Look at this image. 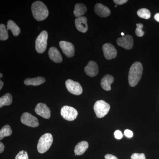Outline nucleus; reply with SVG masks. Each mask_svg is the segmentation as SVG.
I'll list each match as a JSON object with an SVG mask.
<instances>
[{
  "label": "nucleus",
  "mask_w": 159,
  "mask_h": 159,
  "mask_svg": "<svg viewBox=\"0 0 159 159\" xmlns=\"http://www.w3.org/2000/svg\"><path fill=\"white\" fill-rule=\"evenodd\" d=\"M143 73V66L140 62H135L131 66L129 73L128 81L129 85L134 87L138 84Z\"/></svg>",
  "instance_id": "nucleus-1"
},
{
  "label": "nucleus",
  "mask_w": 159,
  "mask_h": 159,
  "mask_svg": "<svg viewBox=\"0 0 159 159\" xmlns=\"http://www.w3.org/2000/svg\"><path fill=\"white\" fill-rule=\"evenodd\" d=\"M33 17L38 21H42L48 16L49 11L46 5L41 1H36L31 5Z\"/></svg>",
  "instance_id": "nucleus-2"
},
{
  "label": "nucleus",
  "mask_w": 159,
  "mask_h": 159,
  "mask_svg": "<svg viewBox=\"0 0 159 159\" xmlns=\"http://www.w3.org/2000/svg\"><path fill=\"white\" fill-rule=\"evenodd\" d=\"M53 142V138L51 134L46 133L43 135L39 140L37 150L40 153H43L49 150Z\"/></svg>",
  "instance_id": "nucleus-3"
},
{
  "label": "nucleus",
  "mask_w": 159,
  "mask_h": 159,
  "mask_svg": "<svg viewBox=\"0 0 159 159\" xmlns=\"http://www.w3.org/2000/svg\"><path fill=\"white\" fill-rule=\"evenodd\" d=\"M110 105L102 100H98L95 102L94 110L97 118H102L108 114Z\"/></svg>",
  "instance_id": "nucleus-4"
},
{
  "label": "nucleus",
  "mask_w": 159,
  "mask_h": 159,
  "mask_svg": "<svg viewBox=\"0 0 159 159\" xmlns=\"http://www.w3.org/2000/svg\"><path fill=\"white\" fill-rule=\"evenodd\" d=\"M48 33L47 31H43L38 36L35 41V48L38 53H43L46 51L48 45Z\"/></svg>",
  "instance_id": "nucleus-5"
},
{
  "label": "nucleus",
  "mask_w": 159,
  "mask_h": 159,
  "mask_svg": "<svg viewBox=\"0 0 159 159\" xmlns=\"http://www.w3.org/2000/svg\"><path fill=\"white\" fill-rule=\"evenodd\" d=\"M61 114L66 120L72 121L77 118L78 112L74 107L68 106H64L61 109Z\"/></svg>",
  "instance_id": "nucleus-6"
},
{
  "label": "nucleus",
  "mask_w": 159,
  "mask_h": 159,
  "mask_svg": "<svg viewBox=\"0 0 159 159\" xmlns=\"http://www.w3.org/2000/svg\"><path fill=\"white\" fill-rule=\"evenodd\" d=\"M21 122L24 125L31 127H36L39 125L37 118L28 112H25L22 115Z\"/></svg>",
  "instance_id": "nucleus-7"
},
{
  "label": "nucleus",
  "mask_w": 159,
  "mask_h": 159,
  "mask_svg": "<svg viewBox=\"0 0 159 159\" xmlns=\"http://www.w3.org/2000/svg\"><path fill=\"white\" fill-rule=\"evenodd\" d=\"M66 86L67 89L71 93L75 95H80L82 94V87L79 83L68 79L66 81Z\"/></svg>",
  "instance_id": "nucleus-8"
},
{
  "label": "nucleus",
  "mask_w": 159,
  "mask_h": 159,
  "mask_svg": "<svg viewBox=\"0 0 159 159\" xmlns=\"http://www.w3.org/2000/svg\"><path fill=\"white\" fill-rule=\"evenodd\" d=\"M104 57L107 59L111 60L116 57L117 51L115 47L110 43L104 44L102 46Z\"/></svg>",
  "instance_id": "nucleus-9"
},
{
  "label": "nucleus",
  "mask_w": 159,
  "mask_h": 159,
  "mask_svg": "<svg viewBox=\"0 0 159 159\" xmlns=\"http://www.w3.org/2000/svg\"><path fill=\"white\" fill-rule=\"evenodd\" d=\"M59 46L64 54L69 58L74 57L75 48L74 45L69 42L61 41L59 42Z\"/></svg>",
  "instance_id": "nucleus-10"
},
{
  "label": "nucleus",
  "mask_w": 159,
  "mask_h": 159,
  "mask_svg": "<svg viewBox=\"0 0 159 159\" xmlns=\"http://www.w3.org/2000/svg\"><path fill=\"white\" fill-rule=\"evenodd\" d=\"M116 42L118 45L126 50H130L133 47V39L130 35H124L122 37L119 38Z\"/></svg>",
  "instance_id": "nucleus-11"
},
{
  "label": "nucleus",
  "mask_w": 159,
  "mask_h": 159,
  "mask_svg": "<svg viewBox=\"0 0 159 159\" xmlns=\"http://www.w3.org/2000/svg\"><path fill=\"white\" fill-rule=\"evenodd\" d=\"M37 115L46 119H49L51 117V112L50 108L46 104L39 103L36 105L34 109Z\"/></svg>",
  "instance_id": "nucleus-12"
},
{
  "label": "nucleus",
  "mask_w": 159,
  "mask_h": 159,
  "mask_svg": "<svg viewBox=\"0 0 159 159\" xmlns=\"http://www.w3.org/2000/svg\"><path fill=\"white\" fill-rule=\"evenodd\" d=\"M84 70L88 76L94 77L97 76L99 73V67L97 63L91 61H89L87 65L84 68Z\"/></svg>",
  "instance_id": "nucleus-13"
},
{
  "label": "nucleus",
  "mask_w": 159,
  "mask_h": 159,
  "mask_svg": "<svg viewBox=\"0 0 159 159\" xmlns=\"http://www.w3.org/2000/svg\"><path fill=\"white\" fill-rule=\"evenodd\" d=\"M75 26L78 31L85 33L88 30L87 19L84 16L77 18L75 20Z\"/></svg>",
  "instance_id": "nucleus-14"
},
{
  "label": "nucleus",
  "mask_w": 159,
  "mask_h": 159,
  "mask_svg": "<svg viewBox=\"0 0 159 159\" xmlns=\"http://www.w3.org/2000/svg\"><path fill=\"white\" fill-rule=\"evenodd\" d=\"M94 10L97 15L101 17H107L111 14V11L107 6L97 3L95 5Z\"/></svg>",
  "instance_id": "nucleus-15"
},
{
  "label": "nucleus",
  "mask_w": 159,
  "mask_h": 159,
  "mask_svg": "<svg viewBox=\"0 0 159 159\" xmlns=\"http://www.w3.org/2000/svg\"><path fill=\"white\" fill-rule=\"evenodd\" d=\"M48 55L50 59L54 62L59 63L62 62V56L57 48L55 47L50 48L49 50Z\"/></svg>",
  "instance_id": "nucleus-16"
},
{
  "label": "nucleus",
  "mask_w": 159,
  "mask_h": 159,
  "mask_svg": "<svg viewBox=\"0 0 159 159\" xmlns=\"http://www.w3.org/2000/svg\"><path fill=\"white\" fill-rule=\"evenodd\" d=\"M114 81L113 77L109 74H107L101 79L100 84L103 89L107 91H109L111 90V84Z\"/></svg>",
  "instance_id": "nucleus-17"
},
{
  "label": "nucleus",
  "mask_w": 159,
  "mask_h": 159,
  "mask_svg": "<svg viewBox=\"0 0 159 159\" xmlns=\"http://www.w3.org/2000/svg\"><path fill=\"white\" fill-rule=\"evenodd\" d=\"M89 147V144L88 142L86 141H82L75 146L74 149V152L75 156H80L83 154Z\"/></svg>",
  "instance_id": "nucleus-18"
},
{
  "label": "nucleus",
  "mask_w": 159,
  "mask_h": 159,
  "mask_svg": "<svg viewBox=\"0 0 159 159\" xmlns=\"http://www.w3.org/2000/svg\"><path fill=\"white\" fill-rule=\"evenodd\" d=\"M87 9L86 6L82 3H77L75 6L74 11V14L76 17L78 18L83 16L86 12Z\"/></svg>",
  "instance_id": "nucleus-19"
},
{
  "label": "nucleus",
  "mask_w": 159,
  "mask_h": 159,
  "mask_svg": "<svg viewBox=\"0 0 159 159\" xmlns=\"http://www.w3.org/2000/svg\"><path fill=\"white\" fill-rule=\"evenodd\" d=\"M45 82V79L43 77H39L34 78H27L24 81L26 85L38 86Z\"/></svg>",
  "instance_id": "nucleus-20"
},
{
  "label": "nucleus",
  "mask_w": 159,
  "mask_h": 159,
  "mask_svg": "<svg viewBox=\"0 0 159 159\" xmlns=\"http://www.w3.org/2000/svg\"><path fill=\"white\" fill-rule=\"evenodd\" d=\"M7 30H10L15 36L19 35L20 29L17 25L11 20H9L7 24Z\"/></svg>",
  "instance_id": "nucleus-21"
},
{
  "label": "nucleus",
  "mask_w": 159,
  "mask_h": 159,
  "mask_svg": "<svg viewBox=\"0 0 159 159\" xmlns=\"http://www.w3.org/2000/svg\"><path fill=\"white\" fill-rule=\"evenodd\" d=\"M12 102V97L11 94L7 93L0 98V107L5 106L11 105Z\"/></svg>",
  "instance_id": "nucleus-22"
},
{
  "label": "nucleus",
  "mask_w": 159,
  "mask_h": 159,
  "mask_svg": "<svg viewBox=\"0 0 159 159\" xmlns=\"http://www.w3.org/2000/svg\"><path fill=\"white\" fill-rule=\"evenodd\" d=\"M12 133V130L10 125H5L0 130V140H2L5 137L11 135Z\"/></svg>",
  "instance_id": "nucleus-23"
},
{
  "label": "nucleus",
  "mask_w": 159,
  "mask_h": 159,
  "mask_svg": "<svg viewBox=\"0 0 159 159\" xmlns=\"http://www.w3.org/2000/svg\"><path fill=\"white\" fill-rule=\"evenodd\" d=\"M138 16L144 19H148L151 16L150 11L148 9L142 8L140 9L137 11Z\"/></svg>",
  "instance_id": "nucleus-24"
},
{
  "label": "nucleus",
  "mask_w": 159,
  "mask_h": 159,
  "mask_svg": "<svg viewBox=\"0 0 159 159\" xmlns=\"http://www.w3.org/2000/svg\"><path fill=\"white\" fill-rule=\"evenodd\" d=\"M9 38L8 31L6 26L4 24L0 25V40L1 41H5Z\"/></svg>",
  "instance_id": "nucleus-25"
},
{
  "label": "nucleus",
  "mask_w": 159,
  "mask_h": 159,
  "mask_svg": "<svg viewBox=\"0 0 159 159\" xmlns=\"http://www.w3.org/2000/svg\"><path fill=\"white\" fill-rule=\"evenodd\" d=\"M136 26L137 28L135 30V34L138 37H142L145 34L144 31L142 30L144 26L141 23L137 24Z\"/></svg>",
  "instance_id": "nucleus-26"
},
{
  "label": "nucleus",
  "mask_w": 159,
  "mask_h": 159,
  "mask_svg": "<svg viewBox=\"0 0 159 159\" xmlns=\"http://www.w3.org/2000/svg\"><path fill=\"white\" fill-rule=\"evenodd\" d=\"M15 159H29L28 153L25 151H20L16 157Z\"/></svg>",
  "instance_id": "nucleus-27"
},
{
  "label": "nucleus",
  "mask_w": 159,
  "mask_h": 159,
  "mask_svg": "<svg viewBox=\"0 0 159 159\" xmlns=\"http://www.w3.org/2000/svg\"><path fill=\"white\" fill-rule=\"evenodd\" d=\"M131 159H146L144 153H134L131 156Z\"/></svg>",
  "instance_id": "nucleus-28"
},
{
  "label": "nucleus",
  "mask_w": 159,
  "mask_h": 159,
  "mask_svg": "<svg viewBox=\"0 0 159 159\" xmlns=\"http://www.w3.org/2000/svg\"><path fill=\"white\" fill-rule=\"evenodd\" d=\"M114 135H115L116 139H118V140H120V139H122V137H123V135H122V132L119 130H116L115 132Z\"/></svg>",
  "instance_id": "nucleus-29"
},
{
  "label": "nucleus",
  "mask_w": 159,
  "mask_h": 159,
  "mask_svg": "<svg viewBox=\"0 0 159 159\" xmlns=\"http://www.w3.org/2000/svg\"><path fill=\"white\" fill-rule=\"evenodd\" d=\"M124 134L127 138H130L133 136V133L131 130H129V129H125L124 131Z\"/></svg>",
  "instance_id": "nucleus-30"
},
{
  "label": "nucleus",
  "mask_w": 159,
  "mask_h": 159,
  "mask_svg": "<svg viewBox=\"0 0 159 159\" xmlns=\"http://www.w3.org/2000/svg\"><path fill=\"white\" fill-rule=\"evenodd\" d=\"M114 3L118 5H122L125 4L128 2L127 0H114Z\"/></svg>",
  "instance_id": "nucleus-31"
},
{
  "label": "nucleus",
  "mask_w": 159,
  "mask_h": 159,
  "mask_svg": "<svg viewBox=\"0 0 159 159\" xmlns=\"http://www.w3.org/2000/svg\"><path fill=\"white\" fill-rule=\"evenodd\" d=\"M105 159H118L116 157L112 154H107L105 156Z\"/></svg>",
  "instance_id": "nucleus-32"
},
{
  "label": "nucleus",
  "mask_w": 159,
  "mask_h": 159,
  "mask_svg": "<svg viewBox=\"0 0 159 159\" xmlns=\"http://www.w3.org/2000/svg\"><path fill=\"white\" fill-rule=\"evenodd\" d=\"M5 149V146L2 142H0V153H2Z\"/></svg>",
  "instance_id": "nucleus-33"
},
{
  "label": "nucleus",
  "mask_w": 159,
  "mask_h": 159,
  "mask_svg": "<svg viewBox=\"0 0 159 159\" xmlns=\"http://www.w3.org/2000/svg\"><path fill=\"white\" fill-rule=\"evenodd\" d=\"M154 19L157 21L159 22V13H156L155 15Z\"/></svg>",
  "instance_id": "nucleus-34"
},
{
  "label": "nucleus",
  "mask_w": 159,
  "mask_h": 159,
  "mask_svg": "<svg viewBox=\"0 0 159 159\" xmlns=\"http://www.w3.org/2000/svg\"><path fill=\"white\" fill-rule=\"evenodd\" d=\"M3 85H4V83L2 80H0V90L2 89V88Z\"/></svg>",
  "instance_id": "nucleus-35"
},
{
  "label": "nucleus",
  "mask_w": 159,
  "mask_h": 159,
  "mask_svg": "<svg viewBox=\"0 0 159 159\" xmlns=\"http://www.w3.org/2000/svg\"><path fill=\"white\" fill-rule=\"evenodd\" d=\"M3 77V74H2V73H1V74H0V77H1V78H2V77Z\"/></svg>",
  "instance_id": "nucleus-36"
},
{
  "label": "nucleus",
  "mask_w": 159,
  "mask_h": 159,
  "mask_svg": "<svg viewBox=\"0 0 159 159\" xmlns=\"http://www.w3.org/2000/svg\"><path fill=\"white\" fill-rule=\"evenodd\" d=\"M121 35H122V36H124V34L123 33H121Z\"/></svg>",
  "instance_id": "nucleus-37"
},
{
  "label": "nucleus",
  "mask_w": 159,
  "mask_h": 159,
  "mask_svg": "<svg viewBox=\"0 0 159 159\" xmlns=\"http://www.w3.org/2000/svg\"><path fill=\"white\" fill-rule=\"evenodd\" d=\"M117 7V5H116V6H115V7Z\"/></svg>",
  "instance_id": "nucleus-38"
}]
</instances>
